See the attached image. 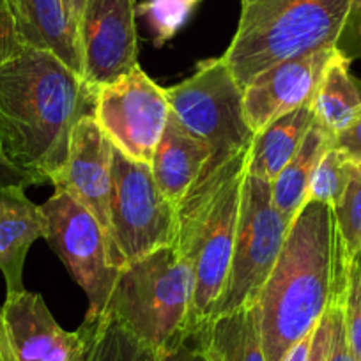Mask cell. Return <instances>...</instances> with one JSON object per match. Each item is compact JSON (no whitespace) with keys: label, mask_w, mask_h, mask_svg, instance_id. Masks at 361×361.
Returning a JSON list of instances; mask_svg holds the SVG:
<instances>
[{"label":"cell","mask_w":361,"mask_h":361,"mask_svg":"<svg viewBox=\"0 0 361 361\" xmlns=\"http://www.w3.org/2000/svg\"><path fill=\"white\" fill-rule=\"evenodd\" d=\"M96 92L50 51L25 48L0 64V149L37 185H54L73 130L94 114Z\"/></svg>","instance_id":"1"},{"label":"cell","mask_w":361,"mask_h":361,"mask_svg":"<svg viewBox=\"0 0 361 361\" xmlns=\"http://www.w3.org/2000/svg\"><path fill=\"white\" fill-rule=\"evenodd\" d=\"M349 267L333 207L305 204L257 300L266 361H282L314 333L326 312L343 298Z\"/></svg>","instance_id":"2"},{"label":"cell","mask_w":361,"mask_h":361,"mask_svg":"<svg viewBox=\"0 0 361 361\" xmlns=\"http://www.w3.org/2000/svg\"><path fill=\"white\" fill-rule=\"evenodd\" d=\"M361 0H241L238 29L224 57L245 89L266 69L338 47Z\"/></svg>","instance_id":"3"},{"label":"cell","mask_w":361,"mask_h":361,"mask_svg":"<svg viewBox=\"0 0 361 361\" xmlns=\"http://www.w3.org/2000/svg\"><path fill=\"white\" fill-rule=\"evenodd\" d=\"M250 147L206 170L179 204L176 246L190 260L195 279L192 335L213 317L227 283Z\"/></svg>","instance_id":"4"},{"label":"cell","mask_w":361,"mask_h":361,"mask_svg":"<svg viewBox=\"0 0 361 361\" xmlns=\"http://www.w3.org/2000/svg\"><path fill=\"white\" fill-rule=\"evenodd\" d=\"M195 279L176 245L154 250L119 269L103 315L119 321L156 353L192 338Z\"/></svg>","instance_id":"5"},{"label":"cell","mask_w":361,"mask_h":361,"mask_svg":"<svg viewBox=\"0 0 361 361\" xmlns=\"http://www.w3.org/2000/svg\"><path fill=\"white\" fill-rule=\"evenodd\" d=\"M166 98L173 119L209 149L206 170L252 145L255 133L245 119L243 87L224 57L200 61L193 75L166 89Z\"/></svg>","instance_id":"6"},{"label":"cell","mask_w":361,"mask_h":361,"mask_svg":"<svg viewBox=\"0 0 361 361\" xmlns=\"http://www.w3.org/2000/svg\"><path fill=\"white\" fill-rule=\"evenodd\" d=\"M177 232L179 207L158 188L151 165L114 147L109 238L116 266L121 269L154 250L176 245Z\"/></svg>","instance_id":"7"},{"label":"cell","mask_w":361,"mask_h":361,"mask_svg":"<svg viewBox=\"0 0 361 361\" xmlns=\"http://www.w3.org/2000/svg\"><path fill=\"white\" fill-rule=\"evenodd\" d=\"M289 227L273 202L269 180L246 172L231 269L213 317L257 303L286 245Z\"/></svg>","instance_id":"8"},{"label":"cell","mask_w":361,"mask_h":361,"mask_svg":"<svg viewBox=\"0 0 361 361\" xmlns=\"http://www.w3.org/2000/svg\"><path fill=\"white\" fill-rule=\"evenodd\" d=\"M41 209L48 224L44 239L87 294L85 317H99L119 275L109 234L94 214L62 190H55Z\"/></svg>","instance_id":"9"},{"label":"cell","mask_w":361,"mask_h":361,"mask_svg":"<svg viewBox=\"0 0 361 361\" xmlns=\"http://www.w3.org/2000/svg\"><path fill=\"white\" fill-rule=\"evenodd\" d=\"M92 117L117 151L151 165L170 117L166 89L137 66L96 90Z\"/></svg>","instance_id":"10"},{"label":"cell","mask_w":361,"mask_h":361,"mask_svg":"<svg viewBox=\"0 0 361 361\" xmlns=\"http://www.w3.org/2000/svg\"><path fill=\"white\" fill-rule=\"evenodd\" d=\"M78 37L82 76L94 92L140 66L135 0H87Z\"/></svg>","instance_id":"11"},{"label":"cell","mask_w":361,"mask_h":361,"mask_svg":"<svg viewBox=\"0 0 361 361\" xmlns=\"http://www.w3.org/2000/svg\"><path fill=\"white\" fill-rule=\"evenodd\" d=\"M335 48L301 55L266 69L243 89L246 124L253 133L286 114L308 106Z\"/></svg>","instance_id":"12"},{"label":"cell","mask_w":361,"mask_h":361,"mask_svg":"<svg viewBox=\"0 0 361 361\" xmlns=\"http://www.w3.org/2000/svg\"><path fill=\"white\" fill-rule=\"evenodd\" d=\"M0 308L16 361H82L89 340L85 324L66 331L41 294H6Z\"/></svg>","instance_id":"13"},{"label":"cell","mask_w":361,"mask_h":361,"mask_svg":"<svg viewBox=\"0 0 361 361\" xmlns=\"http://www.w3.org/2000/svg\"><path fill=\"white\" fill-rule=\"evenodd\" d=\"M112 166L114 145L94 117H82L73 130L68 159L59 179L54 183V188L69 193L87 207L106 234L112 195Z\"/></svg>","instance_id":"14"},{"label":"cell","mask_w":361,"mask_h":361,"mask_svg":"<svg viewBox=\"0 0 361 361\" xmlns=\"http://www.w3.org/2000/svg\"><path fill=\"white\" fill-rule=\"evenodd\" d=\"M47 227L43 209L25 195L23 186H0V273L6 294L25 290L27 253L37 239H44Z\"/></svg>","instance_id":"15"},{"label":"cell","mask_w":361,"mask_h":361,"mask_svg":"<svg viewBox=\"0 0 361 361\" xmlns=\"http://www.w3.org/2000/svg\"><path fill=\"white\" fill-rule=\"evenodd\" d=\"M209 158L207 145L190 135L170 114L151 163L152 177L163 195L179 207L204 176Z\"/></svg>","instance_id":"16"},{"label":"cell","mask_w":361,"mask_h":361,"mask_svg":"<svg viewBox=\"0 0 361 361\" xmlns=\"http://www.w3.org/2000/svg\"><path fill=\"white\" fill-rule=\"evenodd\" d=\"M15 20L23 47L50 51L82 75L78 30L62 0H18Z\"/></svg>","instance_id":"17"},{"label":"cell","mask_w":361,"mask_h":361,"mask_svg":"<svg viewBox=\"0 0 361 361\" xmlns=\"http://www.w3.org/2000/svg\"><path fill=\"white\" fill-rule=\"evenodd\" d=\"M190 340L207 361H266L257 303L216 315Z\"/></svg>","instance_id":"18"},{"label":"cell","mask_w":361,"mask_h":361,"mask_svg":"<svg viewBox=\"0 0 361 361\" xmlns=\"http://www.w3.org/2000/svg\"><path fill=\"white\" fill-rule=\"evenodd\" d=\"M314 123V112L308 105L267 124L253 137L248 172L273 183L286 169L287 163L294 158V154L300 151Z\"/></svg>","instance_id":"19"},{"label":"cell","mask_w":361,"mask_h":361,"mask_svg":"<svg viewBox=\"0 0 361 361\" xmlns=\"http://www.w3.org/2000/svg\"><path fill=\"white\" fill-rule=\"evenodd\" d=\"M350 59L336 48L315 90L310 109L315 124L331 137L343 130L361 105V92L350 75Z\"/></svg>","instance_id":"20"},{"label":"cell","mask_w":361,"mask_h":361,"mask_svg":"<svg viewBox=\"0 0 361 361\" xmlns=\"http://www.w3.org/2000/svg\"><path fill=\"white\" fill-rule=\"evenodd\" d=\"M331 135L314 123L300 151L271 183V195L275 207L289 225L298 216L301 207L307 204L308 186L314 170L326 149L331 145Z\"/></svg>","instance_id":"21"},{"label":"cell","mask_w":361,"mask_h":361,"mask_svg":"<svg viewBox=\"0 0 361 361\" xmlns=\"http://www.w3.org/2000/svg\"><path fill=\"white\" fill-rule=\"evenodd\" d=\"M83 324L89 340L82 361H159L156 350L144 345L110 315L85 317Z\"/></svg>","instance_id":"22"},{"label":"cell","mask_w":361,"mask_h":361,"mask_svg":"<svg viewBox=\"0 0 361 361\" xmlns=\"http://www.w3.org/2000/svg\"><path fill=\"white\" fill-rule=\"evenodd\" d=\"M357 165L350 163L333 144L319 159L308 186L307 202L328 204L335 209L342 200Z\"/></svg>","instance_id":"23"},{"label":"cell","mask_w":361,"mask_h":361,"mask_svg":"<svg viewBox=\"0 0 361 361\" xmlns=\"http://www.w3.org/2000/svg\"><path fill=\"white\" fill-rule=\"evenodd\" d=\"M333 211L343 252L353 262L361 252V165H357L342 200Z\"/></svg>","instance_id":"24"},{"label":"cell","mask_w":361,"mask_h":361,"mask_svg":"<svg viewBox=\"0 0 361 361\" xmlns=\"http://www.w3.org/2000/svg\"><path fill=\"white\" fill-rule=\"evenodd\" d=\"M192 9L193 6L183 0H147L137 6V15L145 16L154 32L156 47H161L179 32L192 15Z\"/></svg>","instance_id":"25"},{"label":"cell","mask_w":361,"mask_h":361,"mask_svg":"<svg viewBox=\"0 0 361 361\" xmlns=\"http://www.w3.org/2000/svg\"><path fill=\"white\" fill-rule=\"evenodd\" d=\"M342 312L347 338L356 357L361 361V262L357 259L350 262L342 298Z\"/></svg>","instance_id":"26"},{"label":"cell","mask_w":361,"mask_h":361,"mask_svg":"<svg viewBox=\"0 0 361 361\" xmlns=\"http://www.w3.org/2000/svg\"><path fill=\"white\" fill-rule=\"evenodd\" d=\"M333 147L338 149L350 163L361 165V105L350 123L336 133L331 140Z\"/></svg>","instance_id":"27"},{"label":"cell","mask_w":361,"mask_h":361,"mask_svg":"<svg viewBox=\"0 0 361 361\" xmlns=\"http://www.w3.org/2000/svg\"><path fill=\"white\" fill-rule=\"evenodd\" d=\"M328 361H360L354 354L353 347H350L349 338H347L345 324H343L342 300L333 305V331Z\"/></svg>","instance_id":"28"},{"label":"cell","mask_w":361,"mask_h":361,"mask_svg":"<svg viewBox=\"0 0 361 361\" xmlns=\"http://www.w3.org/2000/svg\"><path fill=\"white\" fill-rule=\"evenodd\" d=\"M23 50L25 47L20 39L15 16L8 8L0 4V64L11 61Z\"/></svg>","instance_id":"29"},{"label":"cell","mask_w":361,"mask_h":361,"mask_svg":"<svg viewBox=\"0 0 361 361\" xmlns=\"http://www.w3.org/2000/svg\"><path fill=\"white\" fill-rule=\"evenodd\" d=\"M333 331V307L326 312L324 317L319 321L317 328L314 329V338H312L310 354L307 361H328L329 343H331Z\"/></svg>","instance_id":"30"},{"label":"cell","mask_w":361,"mask_h":361,"mask_svg":"<svg viewBox=\"0 0 361 361\" xmlns=\"http://www.w3.org/2000/svg\"><path fill=\"white\" fill-rule=\"evenodd\" d=\"M0 186H23V188L36 186V180L29 173L13 165L4 156L2 149H0Z\"/></svg>","instance_id":"31"},{"label":"cell","mask_w":361,"mask_h":361,"mask_svg":"<svg viewBox=\"0 0 361 361\" xmlns=\"http://www.w3.org/2000/svg\"><path fill=\"white\" fill-rule=\"evenodd\" d=\"M159 361H207L204 354L195 345L190 347L188 342L180 343L176 349H170L166 353H158Z\"/></svg>","instance_id":"32"},{"label":"cell","mask_w":361,"mask_h":361,"mask_svg":"<svg viewBox=\"0 0 361 361\" xmlns=\"http://www.w3.org/2000/svg\"><path fill=\"white\" fill-rule=\"evenodd\" d=\"M312 338H314V333L308 335L307 338H303L301 342H298L289 353L286 354L282 361H307L308 354H310V347H312Z\"/></svg>","instance_id":"33"},{"label":"cell","mask_w":361,"mask_h":361,"mask_svg":"<svg viewBox=\"0 0 361 361\" xmlns=\"http://www.w3.org/2000/svg\"><path fill=\"white\" fill-rule=\"evenodd\" d=\"M0 361H16L4 324V317H2V308H0Z\"/></svg>","instance_id":"34"},{"label":"cell","mask_w":361,"mask_h":361,"mask_svg":"<svg viewBox=\"0 0 361 361\" xmlns=\"http://www.w3.org/2000/svg\"><path fill=\"white\" fill-rule=\"evenodd\" d=\"M66 6V11H68L69 18H71L73 25L76 27V30L80 29V22H82L83 9H85L87 0H62Z\"/></svg>","instance_id":"35"},{"label":"cell","mask_w":361,"mask_h":361,"mask_svg":"<svg viewBox=\"0 0 361 361\" xmlns=\"http://www.w3.org/2000/svg\"><path fill=\"white\" fill-rule=\"evenodd\" d=\"M0 4L4 6V8H8L9 11L13 13V16H15L16 6H18V0H0Z\"/></svg>","instance_id":"36"},{"label":"cell","mask_w":361,"mask_h":361,"mask_svg":"<svg viewBox=\"0 0 361 361\" xmlns=\"http://www.w3.org/2000/svg\"><path fill=\"white\" fill-rule=\"evenodd\" d=\"M183 2H186V4H190V6H193V8H195V6L199 4L200 0H183Z\"/></svg>","instance_id":"37"},{"label":"cell","mask_w":361,"mask_h":361,"mask_svg":"<svg viewBox=\"0 0 361 361\" xmlns=\"http://www.w3.org/2000/svg\"><path fill=\"white\" fill-rule=\"evenodd\" d=\"M356 259H357V260H360V262H361V252H360V255H357V257H356Z\"/></svg>","instance_id":"38"},{"label":"cell","mask_w":361,"mask_h":361,"mask_svg":"<svg viewBox=\"0 0 361 361\" xmlns=\"http://www.w3.org/2000/svg\"><path fill=\"white\" fill-rule=\"evenodd\" d=\"M360 9H361V6H360Z\"/></svg>","instance_id":"39"}]
</instances>
